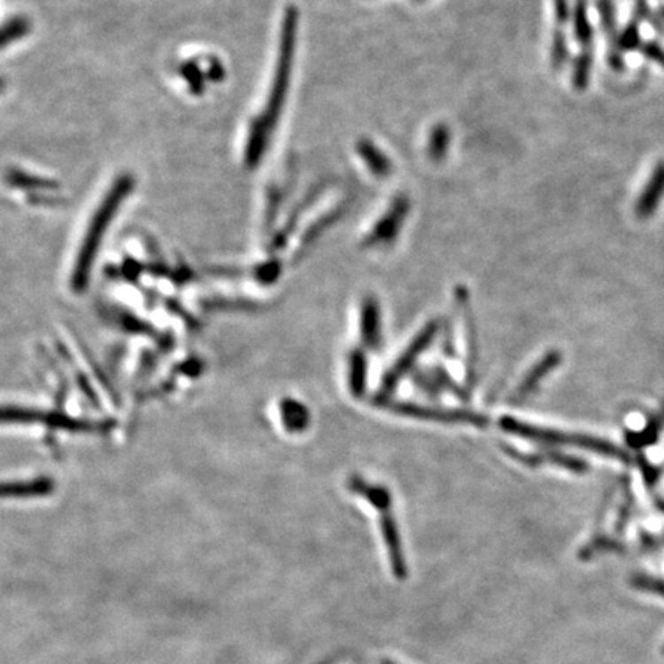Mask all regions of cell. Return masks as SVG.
<instances>
[{
  "label": "cell",
  "instance_id": "cell-1",
  "mask_svg": "<svg viewBox=\"0 0 664 664\" xmlns=\"http://www.w3.org/2000/svg\"><path fill=\"white\" fill-rule=\"evenodd\" d=\"M298 12L294 6H290L282 20L280 31L279 56L275 64L273 87L269 91L268 102L263 106L262 114L254 119L248 133L245 148V164L250 168H256L262 162L265 152L268 150L269 140L274 135L279 123L280 114L285 106L286 96L291 82L292 64L297 45Z\"/></svg>",
  "mask_w": 664,
  "mask_h": 664
},
{
  "label": "cell",
  "instance_id": "cell-11",
  "mask_svg": "<svg viewBox=\"0 0 664 664\" xmlns=\"http://www.w3.org/2000/svg\"><path fill=\"white\" fill-rule=\"evenodd\" d=\"M361 342L369 350H379L382 344V317L379 302L374 297H367L361 305L360 315Z\"/></svg>",
  "mask_w": 664,
  "mask_h": 664
},
{
  "label": "cell",
  "instance_id": "cell-6",
  "mask_svg": "<svg viewBox=\"0 0 664 664\" xmlns=\"http://www.w3.org/2000/svg\"><path fill=\"white\" fill-rule=\"evenodd\" d=\"M408 212V198L405 197V196H398L390 204L385 216L382 217L374 225L371 233L367 234V239L363 240V245L367 246V248H374V246L388 245V243H390L398 235V231L403 227V220L406 219Z\"/></svg>",
  "mask_w": 664,
  "mask_h": 664
},
{
  "label": "cell",
  "instance_id": "cell-14",
  "mask_svg": "<svg viewBox=\"0 0 664 664\" xmlns=\"http://www.w3.org/2000/svg\"><path fill=\"white\" fill-rule=\"evenodd\" d=\"M357 152L363 164L377 177H388L392 171V164L385 152L374 145L371 140H360L357 145Z\"/></svg>",
  "mask_w": 664,
  "mask_h": 664
},
{
  "label": "cell",
  "instance_id": "cell-17",
  "mask_svg": "<svg viewBox=\"0 0 664 664\" xmlns=\"http://www.w3.org/2000/svg\"><path fill=\"white\" fill-rule=\"evenodd\" d=\"M367 360L365 352L352 351L350 356V388L356 397L363 396L367 388Z\"/></svg>",
  "mask_w": 664,
  "mask_h": 664
},
{
  "label": "cell",
  "instance_id": "cell-30",
  "mask_svg": "<svg viewBox=\"0 0 664 664\" xmlns=\"http://www.w3.org/2000/svg\"><path fill=\"white\" fill-rule=\"evenodd\" d=\"M4 87H5V83L0 79V91H4Z\"/></svg>",
  "mask_w": 664,
  "mask_h": 664
},
{
  "label": "cell",
  "instance_id": "cell-19",
  "mask_svg": "<svg viewBox=\"0 0 664 664\" xmlns=\"http://www.w3.org/2000/svg\"><path fill=\"white\" fill-rule=\"evenodd\" d=\"M29 31H31V24L28 19L12 18L6 20L5 24L0 25V50L24 39Z\"/></svg>",
  "mask_w": 664,
  "mask_h": 664
},
{
  "label": "cell",
  "instance_id": "cell-28",
  "mask_svg": "<svg viewBox=\"0 0 664 664\" xmlns=\"http://www.w3.org/2000/svg\"><path fill=\"white\" fill-rule=\"evenodd\" d=\"M641 51L645 53V56L649 58H652L653 62L663 65L664 66V50L655 45V43H647L645 47L641 48Z\"/></svg>",
  "mask_w": 664,
  "mask_h": 664
},
{
  "label": "cell",
  "instance_id": "cell-15",
  "mask_svg": "<svg viewBox=\"0 0 664 664\" xmlns=\"http://www.w3.org/2000/svg\"><path fill=\"white\" fill-rule=\"evenodd\" d=\"M574 31L577 41L582 43V51L592 53V27L589 24L588 4L586 0H574Z\"/></svg>",
  "mask_w": 664,
  "mask_h": 664
},
{
  "label": "cell",
  "instance_id": "cell-24",
  "mask_svg": "<svg viewBox=\"0 0 664 664\" xmlns=\"http://www.w3.org/2000/svg\"><path fill=\"white\" fill-rule=\"evenodd\" d=\"M551 58H552L553 68H560L567 58V42H566L565 35L561 31H557L553 35Z\"/></svg>",
  "mask_w": 664,
  "mask_h": 664
},
{
  "label": "cell",
  "instance_id": "cell-22",
  "mask_svg": "<svg viewBox=\"0 0 664 664\" xmlns=\"http://www.w3.org/2000/svg\"><path fill=\"white\" fill-rule=\"evenodd\" d=\"M597 6H598V12H600L603 28L609 35V39L615 41L617 39V18H615L612 0H597Z\"/></svg>",
  "mask_w": 664,
  "mask_h": 664
},
{
  "label": "cell",
  "instance_id": "cell-27",
  "mask_svg": "<svg viewBox=\"0 0 664 664\" xmlns=\"http://www.w3.org/2000/svg\"><path fill=\"white\" fill-rule=\"evenodd\" d=\"M553 10H555V20L559 24H566L571 16L569 0H553Z\"/></svg>",
  "mask_w": 664,
  "mask_h": 664
},
{
  "label": "cell",
  "instance_id": "cell-3",
  "mask_svg": "<svg viewBox=\"0 0 664 664\" xmlns=\"http://www.w3.org/2000/svg\"><path fill=\"white\" fill-rule=\"evenodd\" d=\"M501 429L519 436V437L532 440V442L543 443V444H559V446H572V448L588 449L598 454L614 457L620 460H626L628 457L622 449L614 446L609 442L600 438L589 437V436H578V434H566V432L553 431L540 426L528 425L523 421L513 419V417H501Z\"/></svg>",
  "mask_w": 664,
  "mask_h": 664
},
{
  "label": "cell",
  "instance_id": "cell-2",
  "mask_svg": "<svg viewBox=\"0 0 664 664\" xmlns=\"http://www.w3.org/2000/svg\"><path fill=\"white\" fill-rule=\"evenodd\" d=\"M133 188H135L133 175H120L112 183L110 191L105 194V197L102 198L97 210L94 212L93 219L88 225L87 234L83 237L79 254H77L76 265L73 269L71 285L76 291H82L83 288L88 285L94 260H96L97 251L100 250V245L104 242L106 229L114 220L120 205L127 200V197L133 191Z\"/></svg>",
  "mask_w": 664,
  "mask_h": 664
},
{
  "label": "cell",
  "instance_id": "cell-31",
  "mask_svg": "<svg viewBox=\"0 0 664 664\" xmlns=\"http://www.w3.org/2000/svg\"><path fill=\"white\" fill-rule=\"evenodd\" d=\"M663 653H664V647H663Z\"/></svg>",
  "mask_w": 664,
  "mask_h": 664
},
{
  "label": "cell",
  "instance_id": "cell-26",
  "mask_svg": "<svg viewBox=\"0 0 664 664\" xmlns=\"http://www.w3.org/2000/svg\"><path fill=\"white\" fill-rule=\"evenodd\" d=\"M632 584L636 588L643 589L647 592H653V594L663 595L664 597V582L661 580H655V578L649 577H636L632 580Z\"/></svg>",
  "mask_w": 664,
  "mask_h": 664
},
{
  "label": "cell",
  "instance_id": "cell-13",
  "mask_svg": "<svg viewBox=\"0 0 664 664\" xmlns=\"http://www.w3.org/2000/svg\"><path fill=\"white\" fill-rule=\"evenodd\" d=\"M348 486L354 494L365 498L367 503H371L374 509H377L379 513L380 511H385V509H390V506H392L390 490H386L385 486L367 483L359 475L351 477Z\"/></svg>",
  "mask_w": 664,
  "mask_h": 664
},
{
  "label": "cell",
  "instance_id": "cell-21",
  "mask_svg": "<svg viewBox=\"0 0 664 664\" xmlns=\"http://www.w3.org/2000/svg\"><path fill=\"white\" fill-rule=\"evenodd\" d=\"M591 70H592V53L582 51L575 60L574 71H572V83H574V88L577 91H583L584 88L588 87Z\"/></svg>",
  "mask_w": 664,
  "mask_h": 664
},
{
  "label": "cell",
  "instance_id": "cell-12",
  "mask_svg": "<svg viewBox=\"0 0 664 664\" xmlns=\"http://www.w3.org/2000/svg\"><path fill=\"white\" fill-rule=\"evenodd\" d=\"M415 385H419L421 390L429 392L432 396H437L440 390H449L452 396H457L463 402L469 400L467 390L461 386L455 385V382L449 377V374L442 367H434L429 371H420L414 375Z\"/></svg>",
  "mask_w": 664,
  "mask_h": 664
},
{
  "label": "cell",
  "instance_id": "cell-32",
  "mask_svg": "<svg viewBox=\"0 0 664 664\" xmlns=\"http://www.w3.org/2000/svg\"><path fill=\"white\" fill-rule=\"evenodd\" d=\"M417 2H419V0H417Z\"/></svg>",
  "mask_w": 664,
  "mask_h": 664
},
{
  "label": "cell",
  "instance_id": "cell-20",
  "mask_svg": "<svg viewBox=\"0 0 664 664\" xmlns=\"http://www.w3.org/2000/svg\"><path fill=\"white\" fill-rule=\"evenodd\" d=\"M449 142H451V133H449L446 125H437L432 128L429 139H428V154L432 160H442L446 152H448Z\"/></svg>",
  "mask_w": 664,
  "mask_h": 664
},
{
  "label": "cell",
  "instance_id": "cell-29",
  "mask_svg": "<svg viewBox=\"0 0 664 664\" xmlns=\"http://www.w3.org/2000/svg\"><path fill=\"white\" fill-rule=\"evenodd\" d=\"M210 77L212 81H220L223 77V66L219 62H214L210 68Z\"/></svg>",
  "mask_w": 664,
  "mask_h": 664
},
{
  "label": "cell",
  "instance_id": "cell-10",
  "mask_svg": "<svg viewBox=\"0 0 664 664\" xmlns=\"http://www.w3.org/2000/svg\"><path fill=\"white\" fill-rule=\"evenodd\" d=\"M664 194V162H660L652 174L643 188L640 197L637 200L636 214L638 219H647L657 211Z\"/></svg>",
  "mask_w": 664,
  "mask_h": 664
},
{
  "label": "cell",
  "instance_id": "cell-9",
  "mask_svg": "<svg viewBox=\"0 0 664 664\" xmlns=\"http://www.w3.org/2000/svg\"><path fill=\"white\" fill-rule=\"evenodd\" d=\"M379 513L380 528H382V534H383V538H385L386 549H388V555H390L392 571H394L397 577L403 578L408 574V571H406V565H405L402 543H400V536H398V530H397L396 519H394V515L390 513V509L380 511Z\"/></svg>",
  "mask_w": 664,
  "mask_h": 664
},
{
  "label": "cell",
  "instance_id": "cell-8",
  "mask_svg": "<svg viewBox=\"0 0 664 664\" xmlns=\"http://www.w3.org/2000/svg\"><path fill=\"white\" fill-rule=\"evenodd\" d=\"M560 361H561V354L559 351H551L546 356L543 357L542 360L537 361L536 365L530 367L529 373L523 377L519 388L513 390V396L509 397V403H513V405L525 403L536 392L537 388L542 383V380L549 373H552L555 367H559Z\"/></svg>",
  "mask_w": 664,
  "mask_h": 664
},
{
  "label": "cell",
  "instance_id": "cell-16",
  "mask_svg": "<svg viewBox=\"0 0 664 664\" xmlns=\"http://www.w3.org/2000/svg\"><path fill=\"white\" fill-rule=\"evenodd\" d=\"M282 417L286 429L291 432H304L311 421L308 409L302 403L294 400H286L282 405Z\"/></svg>",
  "mask_w": 664,
  "mask_h": 664
},
{
  "label": "cell",
  "instance_id": "cell-4",
  "mask_svg": "<svg viewBox=\"0 0 664 664\" xmlns=\"http://www.w3.org/2000/svg\"><path fill=\"white\" fill-rule=\"evenodd\" d=\"M380 406L390 408L392 413L405 417H413L417 420H429V421H440V423H463V425L486 426L488 419L484 415L477 414L467 409H444L429 408L421 406L415 403L390 402L383 400L379 403Z\"/></svg>",
  "mask_w": 664,
  "mask_h": 664
},
{
  "label": "cell",
  "instance_id": "cell-5",
  "mask_svg": "<svg viewBox=\"0 0 664 664\" xmlns=\"http://www.w3.org/2000/svg\"><path fill=\"white\" fill-rule=\"evenodd\" d=\"M438 329H440V321L432 320L426 325L419 336L411 342L408 346V350L403 352L402 356L398 357V360L390 367V371L385 374V377L382 380V388H380L379 400H388L390 394L392 390H396L397 385L400 383V380L403 379V375L408 373L409 369L413 367L417 357L423 352V351L431 344L432 340L437 336Z\"/></svg>",
  "mask_w": 664,
  "mask_h": 664
},
{
  "label": "cell",
  "instance_id": "cell-25",
  "mask_svg": "<svg viewBox=\"0 0 664 664\" xmlns=\"http://www.w3.org/2000/svg\"><path fill=\"white\" fill-rule=\"evenodd\" d=\"M41 414L35 411L19 408H0V421H35Z\"/></svg>",
  "mask_w": 664,
  "mask_h": 664
},
{
  "label": "cell",
  "instance_id": "cell-18",
  "mask_svg": "<svg viewBox=\"0 0 664 664\" xmlns=\"http://www.w3.org/2000/svg\"><path fill=\"white\" fill-rule=\"evenodd\" d=\"M6 181L14 188L27 189V191H53L58 188L56 181H47L43 177L27 174L22 171H12L6 175Z\"/></svg>",
  "mask_w": 664,
  "mask_h": 664
},
{
  "label": "cell",
  "instance_id": "cell-23",
  "mask_svg": "<svg viewBox=\"0 0 664 664\" xmlns=\"http://www.w3.org/2000/svg\"><path fill=\"white\" fill-rule=\"evenodd\" d=\"M181 73L194 94H200L204 91V76H202L197 65L194 64V62L183 64L181 65Z\"/></svg>",
  "mask_w": 664,
  "mask_h": 664
},
{
  "label": "cell",
  "instance_id": "cell-7",
  "mask_svg": "<svg viewBox=\"0 0 664 664\" xmlns=\"http://www.w3.org/2000/svg\"><path fill=\"white\" fill-rule=\"evenodd\" d=\"M457 305L460 308L463 327H465V342H467V385H475L477 380L478 363V336L475 320L472 314L471 304H469V294L467 290L460 286L457 288Z\"/></svg>",
  "mask_w": 664,
  "mask_h": 664
}]
</instances>
